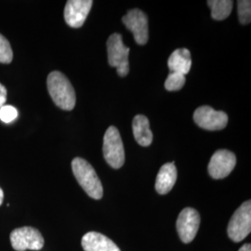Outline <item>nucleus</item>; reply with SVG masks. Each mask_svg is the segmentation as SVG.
<instances>
[{"instance_id":"obj_1","label":"nucleus","mask_w":251,"mask_h":251,"mask_svg":"<svg viewBox=\"0 0 251 251\" xmlns=\"http://www.w3.org/2000/svg\"><path fill=\"white\" fill-rule=\"evenodd\" d=\"M49 93L54 103L65 111H71L75 105V92L71 82L59 71L50 73L47 79Z\"/></svg>"},{"instance_id":"obj_2","label":"nucleus","mask_w":251,"mask_h":251,"mask_svg":"<svg viewBox=\"0 0 251 251\" xmlns=\"http://www.w3.org/2000/svg\"><path fill=\"white\" fill-rule=\"evenodd\" d=\"M73 173L81 187L90 198L100 200L103 196V187L95 170L89 162L80 157L72 161Z\"/></svg>"},{"instance_id":"obj_3","label":"nucleus","mask_w":251,"mask_h":251,"mask_svg":"<svg viewBox=\"0 0 251 251\" xmlns=\"http://www.w3.org/2000/svg\"><path fill=\"white\" fill-rule=\"evenodd\" d=\"M103 156L113 169H120L125 163L124 145L120 133L116 126H109L103 138Z\"/></svg>"},{"instance_id":"obj_4","label":"nucleus","mask_w":251,"mask_h":251,"mask_svg":"<svg viewBox=\"0 0 251 251\" xmlns=\"http://www.w3.org/2000/svg\"><path fill=\"white\" fill-rule=\"evenodd\" d=\"M106 45L109 64L117 68L119 76L124 77L129 72V48L124 45L122 36L118 33H115L109 36Z\"/></svg>"},{"instance_id":"obj_5","label":"nucleus","mask_w":251,"mask_h":251,"mask_svg":"<svg viewBox=\"0 0 251 251\" xmlns=\"http://www.w3.org/2000/svg\"><path fill=\"white\" fill-rule=\"evenodd\" d=\"M251 232V200L243 203L233 213L227 228L231 240L238 243L243 241Z\"/></svg>"},{"instance_id":"obj_6","label":"nucleus","mask_w":251,"mask_h":251,"mask_svg":"<svg viewBox=\"0 0 251 251\" xmlns=\"http://www.w3.org/2000/svg\"><path fill=\"white\" fill-rule=\"evenodd\" d=\"M10 243L16 251H40L44 247L45 241L37 229L25 226L11 232Z\"/></svg>"},{"instance_id":"obj_7","label":"nucleus","mask_w":251,"mask_h":251,"mask_svg":"<svg viewBox=\"0 0 251 251\" xmlns=\"http://www.w3.org/2000/svg\"><path fill=\"white\" fill-rule=\"evenodd\" d=\"M126 27L133 34L135 41L139 45H145L149 38L148 18L141 9H133L127 11L122 18Z\"/></svg>"},{"instance_id":"obj_8","label":"nucleus","mask_w":251,"mask_h":251,"mask_svg":"<svg viewBox=\"0 0 251 251\" xmlns=\"http://www.w3.org/2000/svg\"><path fill=\"white\" fill-rule=\"evenodd\" d=\"M197 125L206 130L224 129L228 123V116L223 111H216L210 106H200L194 113Z\"/></svg>"},{"instance_id":"obj_9","label":"nucleus","mask_w":251,"mask_h":251,"mask_svg":"<svg viewBox=\"0 0 251 251\" xmlns=\"http://www.w3.org/2000/svg\"><path fill=\"white\" fill-rule=\"evenodd\" d=\"M200 225V215L195 208L186 207L179 213L177 220V231L180 240L191 243L196 237Z\"/></svg>"},{"instance_id":"obj_10","label":"nucleus","mask_w":251,"mask_h":251,"mask_svg":"<svg viewBox=\"0 0 251 251\" xmlns=\"http://www.w3.org/2000/svg\"><path fill=\"white\" fill-rule=\"evenodd\" d=\"M236 164L234 153L228 150H218L208 164V173L216 179H225L233 171Z\"/></svg>"},{"instance_id":"obj_11","label":"nucleus","mask_w":251,"mask_h":251,"mask_svg":"<svg viewBox=\"0 0 251 251\" xmlns=\"http://www.w3.org/2000/svg\"><path fill=\"white\" fill-rule=\"evenodd\" d=\"M92 0H69L64 9V20L72 28L82 26L90 13Z\"/></svg>"},{"instance_id":"obj_12","label":"nucleus","mask_w":251,"mask_h":251,"mask_svg":"<svg viewBox=\"0 0 251 251\" xmlns=\"http://www.w3.org/2000/svg\"><path fill=\"white\" fill-rule=\"evenodd\" d=\"M81 244L85 251H121L107 236L97 232L86 233Z\"/></svg>"},{"instance_id":"obj_13","label":"nucleus","mask_w":251,"mask_h":251,"mask_svg":"<svg viewBox=\"0 0 251 251\" xmlns=\"http://www.w3.org/2000/svg\"><path fill=\"white\" fill-rule=\"evenodd\" d=\"M177 169L174 163L163 165L157 174L155 181V190L159 195H167L173 188L177 180Z\"/></svg>"},{"instance_id":"obj_14","label":"nucleus","mask_w":251,"mask_h":251,"mask_svg":"<svg viewBox=\"0 0 251 251\" xmlns=\"http://www.w3.org/2000/svg\"><path fill=\"white\" fill-rule=\"evenodd\" d=\"M132 129L135 140L141 146L147 147L152 143V130L150 129L149 119L143 115H138L133 118Z\"/></svg>"},{"instance_id":"obj_15","label":"nucleus","mask_w":251,"mask_h":251,"mask_svg":"<svg viewBox=\"0 0 251 251\" xmlns=\"http://www.w3.org/2000/svg\"><path fill=\"white\" fill-rule=\"evenodd\" d=\"M168 65L171 72L179 73L182 75H187L190 72L192 66L191 52L187 49H178L171 53Z\"/></svg>"},{"instance_id":"obj_16","label":"nucleus","mask_w":251,"mask_h":251,"mask_svg":"<svg viewBox=\"0 0 251 251\" xmlns=\"http://www.w3.org/2000/svg\"><path fill=\"white\" fill-rule=\"evenodd\" d=\"M207 5L211 9V17L216 21L227 18L233 9V1L231 0H209Z\"/></svg>"},{"instance_id":"obj_17","label":"nucleus","mask_w":251,"mask_h":251,"mask_svg":"<svg viewBox=\"0 0 251 251\" xmlns=\"http://www.w3.org/2000/svg\"><path fill=\"white\" fill-rule=\"evenodd\" d=\"M185 75L179 73L171 72L165 81V89L169 91L181 90L185 84Z\"/></svg>"},{"instance_id":"obj_18","label":"nucleus","mask_w":251,"mask_h":251,"mask_svg":"<svg viewBox=\"0 0 251 251\" xmlns=\"http://www.w3.org/2000/svg\"><path fill=\"white\" fill-rule=\"evenodd\" d=\"M239 22L242 25H249L251 22V2L250 0H239L237 4Z\"/></svg>"},{"instance_id":"obj_19","label":"nucleus","mask_w":251,"mask_h":251,"mask_svg":"<svg viewBox=\"0 0 251 251\" xmlns=\"http://www.w3.org/2000/svg\"><path fill=\"white\" fill-rule=\"evenodd\" d=\"M13 59V52L8 39L0 34V63H10Z\"/></svg>"},{"instance_id":"obj_20","label":"nucleus","mask_w":251,"mask_h":251,"mask_svg":"<svg viewBox=\"0 0 251 251\" xmlns=\"http://www.w3.org/2000/svg\"><path fill=\"white\" fill-rule=\"evenodd\" d=\"M18 117L17 109L11 105H4L0 108V120L4 123H11Z\"/></svg>"},{"instance_id":"obj_21","label":"nucleus","mask_w":251,"mask_h":251,"mask_svg":"<svg viewBox=\"0 0 251 251\" xmlns=\"http://www.w3.org/2000/svg\"><path fill=\"white\" fill-rule=\"evenodd\" d=\"M7 89L0 83V108L5 105V102L7 100Z\"/></svg>"},{"instance_id":"obj_22","label":"nucleus","mask_w":251,"mask_h":251,"mask_svg":"<svg viewBox=\"0 0 251 251\" xmlns=\"http://www.w3.org/2000/svg\"><path fill=\"white\" fill-rule=\"evenodd\" d=\"M251 251V244H245V245H243L242 247L239 249V251Z\"/></svg>"},{"instance_id":"obj_23","label":"nucleus","mask_w":251,"mask_h":251,"mask_svg":"<svg viewBox=\"0 0 251 251\" xmlns=\"http://www.w3.org/2000/svg\"><path fill=\"white\" fill-rule=\"evenodd\" d=\"M3 199H4V193H3V190L0 187V206L3 203Z\"/></svg>"}]
</instances>
